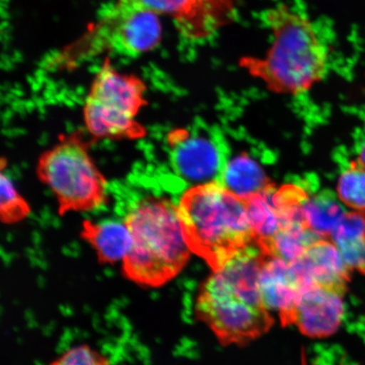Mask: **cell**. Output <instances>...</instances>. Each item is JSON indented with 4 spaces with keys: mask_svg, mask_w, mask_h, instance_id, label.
<instances>
[{
    "mask_svg": "<svg viewBox=\"0 0 365 365\" xmlns=\"http://www.w3.org/2000/svg\"><path fill=\"white\" fill-rule=\"evenodd\" d=\"M266 255L254 243L237 253L200 287L196 316L222 345H244L271 329L274 319L259 290Z\"/></svg>",
    "mask_w": 365,
    "mask_h": 365,
    "instance_id": "1",
    "label": "cell"
},
{
    "mask_svg": "<svg viewBox=\"0 0 365 365\" xmlns=\"http://www.w3.org/2000/svg\"><path fill=\"white\" fill-rule=\"evenodd\" d=\"M264 20L272 43L263 58L244 57L240 66L277 93H307L325 77L328 51L307 16L282 4Z\"/></svg>",
    "mask_w": 365,
    "mask_h": 365,
    "instance_id": "2",
    "label": "cell"
},
{
    "mask_svg": "<svg viewBox=\"0 0 365 365\" xmlns=\"http://www.w3.org/2000/svg\"><path fill=\"white\" fill-rule=\"evenodd\" d=\"M124 220L133 242L121 263L123 276L141 287L158 289L179 275L191 250L178 205L161 196H145Z\"/></svg>",
    "mask_w": 365,
    "mask_h": 365,
    "instance_id": "3",
    "label": "cell"
},
{
    "mask_svg": "<svg viewBox=\"0 0 365 365\" xmlns=\"http://www.w3.org/2000/svg\"><path fill=\"white\" fill-rule=\"evenodd\" d=\"M178 211L191 252L213 272L255 243L246 200L220 181L191 187L182 195Z\"/></svg>",
    "mask_w": 365,
    "mask_h": 365,
    "instance_id": "4",
    "label": "cell"
},
{
    "mask_svg": "<svg viewBox=\"0 0 365 365\" xmlns=\"http://www.w3.org/2000/svg\"><path fill=\"white\" fill-rule=\"evenodd\" d=\"M90 145L81 132L62 135L39 158L36 175L56 196L61 216L108 202V181L91 158Z\"/></svg>",
    "mask_w": 365,
    "mask_h": 365,
    "instance_id": "5",
    "label": "cell"
},
{
    "mask_svg": "<svg viewBox=\"0 0 365 365\" xmlns=\"http://www.w3.org/2000/svg\"><path fill=\"white\" fill-rule=\"evenodd\" d=\"M162 40L159 15L140 0H115L79 40L58 54L59 65L75 63L105 52L135 58L156 48Z\"/></svg>",
    "mask_w": 365,
    "mask_h": 365,
    "instance_id": "6",
    "label": "cell"
},
{
    "mask_svg": "<svg viewBox=\"0 0 365 365\" xmlns=\"http://www.w3.org/2000/svg\"><path fill=\"white\" fill-rule=\"evenodd\" d=\"M145 91L147 86L138 76L118 71L110 58H105L83 108L85 125L91 138L137 140L147 135L136 120L148 104Z\"/></svg>",
    "mask_w": 365,
    "mask_h": 365,
    "instance_id": "7",
    "label": "cell"
},
{
    "mask_svg": "<svg viewBox=\"0 0 365 365\" xmlns=\"http://www.w3.org/2000/svg\"><path fill=\"white\" fill-rule=\"evenodd\" d=\"M173 170L197 185L220 181L227 150L215 134L204 130L176 129L168 135Z\"/></svg>",
    "mask_w": 365,
    "mask_h": 365,
    "instance_id": "8",
    "label": "cell"
},
{
    "mask_svg": "<svg viewBox=\"0 0 365 365\" xmlns=\"http://www.w3.org/2000/svg\"><path fill=\"white\" fill-rule=\"evenodd\" d=\"M158 15L171 16L187 38H210L230 24L235 15L234 0H140Z\"/></svg>",
    "mask_w": 365,
    "mask_h": 365,
    "instance_id": "9",
    "label": "cell"
},
{
    "mask_svg": "<svg viewBox=\"0 0 365 365\" xmlns=\"http://www.w3.org/2000/svg\"><path fill=\"white\" fill-rule=\"evenodd\" d=\"M301 287H318L344 297L350 281V269L331 239H321L290 262Z\"/></svg>",
    "mask_w": 365,
    "mask_h": 365,
    "instance_id": "10",
    "label": "cell"
},
{
    "mask_svg": "<svg viewBox=\"0 0 365 365\" xmlns=\"http://www.w3.org/2000/svg\"><path fill=\"white\" fill-rule=\"evenodd\" d=\"M342 298L321 287H304L297 300L294 324L303 334L312 339L334 334L344 317Z\"/></svg>",
    "mask_w": 365,
    "mask_h": 365,
    "instance_id": "11",
    "label": "cell"
},
{
    "mask_svg": "<svg viewBox=\"0 0 365 365\" xmlns=\"http://www.w3.org/2000/svg\"><path fill=\"white\" fill-rule=\"evenodd\" d=\"M259 284L264 307L279 313L282 326L293 325L301 287L290 262L267 255L259 274Z\"/></svg>",
    "mask_w": 365,
    "mask_h": 365,
    "instance_id": "12",
    "label": "cell"
},
{
    "mask_svg": "<svg viewBox=\"0 0 365 365\" xmlns=\"http://www.w3.org/2000/svg\"><path fill=\"white\" fill-rule=\"evenodd\" d=\"M81 238L93 250L101 264L122 263L132 247L131 232L125 220L107 219L82 222Z\"/></svg>",
    "mask_w": 365,
    "mask_h": 365,
    "instance_id": "13",
    "label": "cell"
},
{
    "mask_svg": "<svg viewBox=\"0 0 365 365\" xmlns=\"http://www.w3.org/2000/svg\"><path fill=\"white\" fill-rule=\"evenodd\" d=\"M220 182L228 190L245 200L272 184L257 160L246 153L227 158Z\"/></svg>",
    "mask_w": 365,
    "mask_h": 365,
    "instance_id": "14",
    "label": "cell"
},
{
    "mask_svg": "<svg viewBox=\"0 0 365 365\" xmlns=\"http://www.w3.org/2000/svg\"><path fill=\"white\" fill-rule=\"evenodd\" d=\"M331 240L350 270L365 275V213H346L333 232Z\"/></svg>",
    "mask_w": 365,
    "mask_h": 365,
    "instance_id": "15",
    "label": "cell"
},
{
    "mask_svg": "<svg viewBox=\"0 0 365 365\" xmlns=\"http://www.w3.org/2000/svg\"><path fill=\"white\" fill-rule=\"evenodd\" d=\"M321 239L324 238L310 230L305 221H291L282 223L270 240L258 246L267 255L293 262Z\"/></svg>",
    "mask_w": 365,
    "mask_h": 365,
    "instance_id": "16",
    "label": "cell"
},
{
    "mask_svg": "<svg viewBox=\"0 0 365 365\" xmlns=\"http://www.w3.org/2000/svg\"><path fill=\"white\" fill-rule=\"evenodd\" d=\"M274 187L275 185H269L261 192L246 200L255 243L257 245L270 240L281 226L279 213L272 198Z\"/></svg>",
    "mask_w": 365,
    "mask_h": 365,
    "instance_id": "17",
    "label": "cell"
},
{
    "mask_svg": "<svg viewBox=\"0 0 365 365\" xmlns=\"http://www.w3.org/2000/svg\"><path fill=\"white\" fill-rule=\"evenodd\" d=\"M305 222L310 230L324 239H331L333 232L344 218L346 212L331 194H322L310 197L303 208Z\"/></svg>",
    "mask_w": 365,
    "mask_h": 365,
    "instance_id": "18",
    "label": "cell"
},
{
    "mask_svg": "<svg viewBox=\"0 0 365 365\" xmlns=\"http://www.w3.org/2000/svg\"><path fill=\"white\" fill-rule=\"evenodd\" d=\"M337 196L346 207L365 213V168L358 161L350 163L341 173Z\"/></svg>",
    "mask_w": 365,
    "mask_h": 365,
    "instance_id": "19",
    "label": "cell"
},
{
    "mask_svg": "<svg viewBox=\"0 0 365 365\" xmlns=\"http://www.w3.org/2000/svg\"><path fill=\"white\" fill-rule=\"evenodd\" d=\"M1 200L0 217L4 225H15L29 217L31 209L26 199L19 193L11 178L1 167Z\"/></svg>",
    "mask_w": 365,
    "mask_h": 365,
    "instance_id": "20",
    "label": "cell"
},
{
    "mask_svg": "<svg viewBox=\"0 0 365 365\" xmlns=\"http://www.w3.org/2000/svg\"><path fill=\"white\" fill-rule=\"evenodd\" d=\"M48 365H113L110 359L88 344L71 346Z\"/></svg>",
    "mask_w": 365,
    "mask_h": 365,
    "instance_id": "21",
    "label": "cell"
},
{
    "mask_svg": "<svg viewBox=\"0 0 365 365\" xmlns=\"http://www.w3.org/2000/svg\"><path fill=\"white\" fill-rule=\"evenodd\" d=\"M358 162L365 168V143L362 145L361 150H360Z\"/></svg>",
    "mask_w": 365,
    "mask_h": 365,
    "instance_id": "22",
    "label": "cell"
}]
</instances>
